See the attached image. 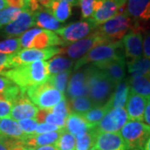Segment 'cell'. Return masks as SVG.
I'll use <instances>...</instances> for the list:
<instances>
[{"label":"cell","mask_w":150,"mask_h":150,"mask_svg":"<svg viewBox=\"0 0 150 150\" xmlns=\"http://www.w3.org/2000/svg\"><path fill=\"white\" fill-rule=\"evenodd\" d=\"M2 74L13 81L24 93L31 87L48 82L50 77L48 74V62L46 61H36L30 64L18 65Z\"/></svg>","instance_id":"1"},{"label":"cell","mask_w":150,"mask_h":150,"mask_svg":"<svg viewBox=\"0 0 150 150\" xmlns=\"http://www.w3.org/2000/svg\"><path fill=\"white\" fill-rule=\"evenodd\" d=\"M87 78V85L88 88V98L94 106H103L106 104L116 85L102 70L98 69L93 64L84 69Z\"/></svg>","instance_id":"2"},{"label":"cell","mask_w":150,"mask_h":150,"mask_svg":"<svg viewBox=\"0 0 150 150\" xmlns=\"http://www.w3.org/2000/svg\"><path fill=\"white\" fill-rule=\"evenodd\" d=\"M134 28L143 29L141 25L134 21L129 17L126 9H124L108 21L98 26L97 30L110 42H117L120 41L130 30Z\"/></svg>","instance_id":"3"},{"label":"cell","mask_w":150,"mask_h":150,"mask_svg":"<svg viewBox=\"0 0 150 150\" xmlns=\"http://www.w3.org/2000/svg\"><path fill=\"white\" fill-rule=\"evenodd\" d=\"M120 58H125L122 40L105 43L92 49L79 59L74 66V70L77 71L88 64H96Z\"/></svg>","instance_id":"4"},{"label":"cell","mask_w":150,"mask_h":150,"mask_svg":"<svg viewBox=\"0 0 150 150\" xmlns=\"http://www.w3.org/2000/svg\"><path fill=\"white\" fill-rule=\"evenodd\" d=\"M26 95L40 109L48 110H51L65 98L64 93L58 90L48 82L28 88Z\"/></svg>","instance_id":"5"},{"label":"cell","mask_w":150,"mask_h":150,"mask_svg":"<svg viewBox=\"0 0 150 150\" xmlns=\"http://www.w3.org/2000/svg\"><path fill=\"white\" fill-rule=\"evenodd\" d=\"M128 149L144 150L150 137V126L140 121H129L120 130Z\"/></svg>","instance_id":"6"},{"label":"cell","mask_w":150,"mask_h":150,"mask_svg":"<svg viewBox=\"0 0 150 150\" xmlns=\"http://www.w3.org/2000/svg\"><path fill=\"white\" fill-rule=\"evenodd\" d=\"M97 28L98 26L91 18H88L64 26L55 31V33L63 39L64 46H67L88 36Z\"/></svg>","instance_id":"7"},{"label":"cell","mask_w":150,"mask_h":150,"mask_svg":"<svg viewBox=\"0 0 150 150\" xmlns=\"http://www.w3.org/2000/svg\"><path fill=\"white\" fill-rule=\"evenodd\" d=\"M109 43L112 42H110L107 38L104 37L96 29L84 38L70 44L67 48H62V54H67L70 59H78L83 57L89 51L98 46Z\"/></svg>","instance_id":"8"},{"label":"cell","mask_w":150,"mask_h":150,"mask_svg":"<svg viewBox=\"0 0 150 150\" xmlns=\"http://www.w3.org/2000/svg\"><path fill=\"white\" fill-rule=\"evenodd\" d=\"M62 54V48H51L37 49V48H23L18 54H13L12 63L13 68L21 64H30L36 61H46L55 55Z\"/></svg>","instance_id":"9"},{"label":"cell","mask_w":150,"mask_h":150,"mask_svg":"<svg viewBox=\"0 0 150 150\" xmlns=\"http://www.w3.org/2000/svg\"><path fill=\"white\" fill-rule=\"evenodd\" d=\"M142 30L140 28L132 29L122 39L127 64L143 58L144 35Z\"/></svg>","instance_id":"10"},{"label":"cell","mask_w":150,"mask_h":150,"mask_svg":"<svg viewBox=\"0 0 150 150\" xmlns=\"http://www.w3.org/2000/svg\"><path fill=\"white\" fill-rule=\"evenodd\" d=\"M129 120L124 108H112L95 126L98 133H118Z\"/></svg>","instance_id":"11"},{"label":"cell","mask_w":150,"mask_h":150,"mask_svg":"<svg viewBox=\"0 0 150 150\" xmlns=\"http://www.w3.org/2000/svg\"><path fill=\"white\" fill-rule=\"evenodd\" d=\"M33 26H36L33 13L23 9L14 21L3 28L2 34L8 38L22 36Z\"/></svg>","instance_id":"12"},{"label":"cell","mask_w":150,"mask_h":150,"mask_svg":"<svg viewBox=\"0 0 150 150\" xmlns=\"http://www.w3.org/2000/svg\"><path fill=\"white\" fill-rule=\"evenodd\" d=\"M128 0H103L102 6L93 13L91 19L97 26H100L123 12V7Z\"/></svg>","instance_id":"13"},{"label":"cell","mask_w":150,"mask_h":150,"mask_svg":"<svg viewBox=\"0 0 150 150\" xmlns=\"http://www.w3.org/2000/svg\"><path fill=\"white\" fill-rule=\"evenodd\" d=\"M38 112L37 106L28 98L26 93H23L13 102L9 117L19 122L28 118H36Z\"/></svg>","instance_id":"14"},{"label":"cell","mask_w":150,"mask_h":150,"mask_svg":"<svg viewBox=\"0 0 150 150\" xmlns=\"http://www.w3.org/2000/svg\"><path fill=\"white\" fill-rule=\"evenodd\" d=\"M93 64L97 67L98 69L102 70L115 85L122 82L125 78V74H126L125 58L112 59V60L96 63Z\"/></svg>","instance_id":"15"},{"label":"cell","mask_w":150,"mask_h":150,"mask_svg":"<svg viewBox=\"0 0 150 150\" xmlns=\"http://www.w3.org/2000/svg\"><path fill=\"white\" fill-rule=\"evenodd\" d=\"M148 99L130 90L126 103V110L129 121H144Z\"/></svg>","instance_id":"16"},{"label":"cell","mask_w":150,"mask_h":150,"mask_svg":"<svg viewBox=\"0 0 150 150\" xmlns=\"http://www.w3.org/2000/svg\"><path fill=\"white\" fill-rule=\"evenodd\" d=\"M93 148L98 150H128L119 133H98Z\"/></svg>","instance_id":"17"},{"label":"cell","mask_w":150,"mask_h":150,"mask_svg":"<svg viewBox=\"0 0 150 150\" xmlns=\"http://www.w3.org/2000/svg\"><path fill=\"white\" fill-rule=\"evenodd\" d=\"M126 11L134 21L141 25L150 20V0H128Z\"/></svg>","instance_id":"18"},{"label":"cell","mask_w":150,"mask_h":150,"mask_svg":"<svg viewBox=\"0 0 150 150\" xmlns=\"http://www.w3.org/2000/svg\"><path fill=\"white\" fill-rule=\"evenodd\" d=\"M59 45L64 46V42L56 33L41 28L33 38L29 48L43 49Z\"/></svg>","instance_id":"19"},{"label":"cell","mask_w":150,"mask_h":150,"mask_svg":"<svg viewBox=\"0 0 150 150\" xmlns=\"http://www.w3.org/2000/svg\"><path fill=\"white\" fill-rule=\"evenodd\" d=\"M67 93L70 99L80 97H88V88L87 85L85 70L83 69L76 73L71 78L67 88Z\"/></svg>","instance_id":"20"},{"label":"cell","mask_w":150,"mask_h":150,"mask_svg":"<svg viewBox=\"0 0 150 150\" xmlns=\"http://www.w3.org/2000/svg\"><path fill=\"white\" fill-rule=\"evenodd\" d=\"M95 126L96 125L88 123L79 113L72 112L66 120L65 130L77 138Z\"/></svg>","instance_id":"21"},{"label":"cell","mask_w":150,"mask_h":150,"mask_svg":"<svg viewBox=\"0 0 150 150\" xmlns=\"http://www.w3.org/2000/svg\"><path fill=\"white\" fill-rule=\"evenodd\" d=\"M0 136L15 140H24L27 137L23 132L18 122L10 117L1 119Z\"/></svg>","instance_id":"22"},{"label":"cell","mask_w":150,"mask_h":150,"mask_svg":"<svg viewBox=\"0 0 150 150\" xmlns=\"http://www.w3.org/2000/svg\"><path fill=\"white\" fill-rule=\"evenodd\" d=\"M129 92L130 86L128 80L123 79L122 82L117 84L110 99L107 103V105L109 107L110 110L116 108L124 107L128 101Z\"/></svg>","instance_id":"23"},{"label":"cell","mask_w":150,"mask_h":150,"mask_svg":"<svg viewBox=\"0 0 150 150\" xmlns=\"http://www.w3.org/2000/svg\"><path fill=\"white\" fill-rule=\"evenodd\" d=\"M33 16L35 25L40 28L49 31H57L62 28L61 23L58 21L54 15L45 8H40L39 10L34 12Z\"/></svg>","instance_id":"24"},{"label":"cell","mask_w":150,"mask_h":150,"mask_svg":"<svg viewBox=\"0 0 150 150\" xmlns=\"http://www.w3.org/2000/svg\"><path fill=\"white\" fill-rule=\"evenodd\" d=\"M60 23L65 22L72 14V5L64 0H49L44 8Z\"/></svg>","instance_id":"25"},{"label":"cell","mask_w":150,"mask_h":150,"mask_svg":"<svg viewBox=\"0 0 150 150\" xmlns=\"http://www.w3.org/2000/svg\"><path fill=\"white\" fill-rule=\"evenodd\" d=\"M130 90L142 95L147 99L150 98V75L130 79L129 80Z\"/></svg>","instance_id":"26"},{"label":"cell","mask_w":150,"mask_h":150,"mask_svg":"<svg viewBox=\"0 0 150 150\" xmlns=\"http://www.w3.org/2000/svg\"><path fill=\"white\" fill-rule=\"evenodd\" d=\"M74 60L64 57H56L48 61V69L49 76L59 74L68 70H72Z\"/></svg>","instance_id":"27"},{"label":"cell","mask_w":150,"mask_h":150,"mask_svg":"<svg viewBox=\"0 0 150 150\" xmlns=\"http://www.w3.org/2000/svg\"><path fill=\"white\" fill-rule=\"evenodd\" d=\"M95 127L87 131L85 134H82L76 138V148L75 150H89L93 149L95 144L97 135H98Z\"/></svg>","instance_id":"28"},{"label":"cell","mask_w":150,"mask_h":150,"mask_svg":"<svg viewBox=\"0 0 150 150\" xmlns=\"http://www.w3.org/2000/svg\"><path fill=\"white\" fill-rule=\"evenodd\" d=\"M109 111H110V108L106 103L103 106H95L89 111L80 115L83 117V118L88 123L97 125Z\"/></svg>","instance_id":"29"},{"label":"cell","mask_w":150,"mask_h":150,"mask_svg":"<svg viewBox=\"0 0 150 150\" xmlns=\"http://www.w3.org/2000/svg\"><path fill=\"white\" fill-rule=\"evenodd\" d=\"M69 107L71 111L73 110L74 112L83 114L84 112L89 111L94 106L93 103L88 96L80 97V98H76L70 99Z\"/></svg>","instance_id":"30"},{"label":"cell","mask_w":150,"mask_h":150,"mask_svg":"<svg viewBox=\"0 0 150 150\" xmlns=\"http://www.w3.org/2000/svg\"><path fill=\"white\" fill-rule=\"evenodd\" d=\"M22 50L19 38H9L0 42V53L5 54H16Z\"/></svg>","instance_id":"31"},{"label":"cell","mask_w":150,"mask_h":150,"mask_svg":"<svg viewBox=\"0 0 150 150\" xmlns=\"http://www.w3.org/2000/svg\"><path fill=\"white\" fill-rule=\"evenodd\" d=\"M72 70H68L63 73H60L59 74L50 76L48 82L50 83L54 88H56L58 90L64 93L67 88V84L69 81V77L71 74Z\"/></svg>","instance_id":"32"},{"label":"cell","mask_w":150,"mask_h":150,"mask_svg":"<svg viewBox=\"0 0 150 150\" xmlns=\"http://www.w3.org/2000/svg\"><path fill=\"white\" fill-rule=\"evenodd\" d=\"M23 10V9L7 7L4 9L0 11V28L5 27L14 21Z\"/></svg>","instance_id":"33"},{"label":"cell","mask_w":150,"mask_h":150,"mask_svg":"<svg viewBox=\"0 0 150 150\" xmlns=\"http://www.w3.org/2000/svg\"><path fill=\"white\" fill-rule=\"evenodd\" d=\"M0 93H6L12 97L18 96L21 88L4 74H0Z\"/></svg>","instance_id":"34"},{"label":"cell","mask_w":150,"mask_h":150,"mask_svg":"<svg viewBox=\"0 0 150 150\" xmlns=\"http://www.w3.org/2000/svg\"><path fill=\"white\" fill-rule=\"evenodd\" d=\"M55 145L59 150H75L76 138L73 134L64 130Z\"/></svg>","instance_id":"35"},{"label":"cell","mask_w":150,"mask_h":150,"mask_svg":"<svg viewBox=\"0 0 150 150\" xmlns=\"http://www.w3.org/2000/svg\"><path fill=\"white\" fill-rule=\"evenodd\" d=\"M18 123L21 127L23 132L27 137L35 135V132H36L38 126V122L36 118L23 119V120L19 121Z\"/></svg>","instance_id":"36"},{"label":"cell","mask_w":150,"mask_h":150,"mask_svg":"<svg viewBox=\"0 0 150 150\" xmlns=\"http://www.w3.org/2000/svg\"><path fill=\"white\" fill-rule=\"evenodd\" d=\"M79 5L80 6L82 18L84 19L91 18L94 13L95 0H79Z\"/></svg>","instance_id":"37"},{"label":"cell","mask_w":150,"mask_h":150,"mask_svg":"<svg viewBox=\"0 0 150 150\" xmlns=\"http://www.w3.org/2000/svg\"><path fill=\"white\" fill-rule=\"evenodd\" d=\"M50 112L55 113V114H58V115L63 117V118H67L69 116L72 111L70 109L69 103L67 102V100L64 98V100H62L59 103H58L56 106H54L50 110Z\"/></svg>","instance_id":"38"},{"label":"cell","mask_w":150,"mask_h":150,"mask_svg":"<svg viewBox=\"0 0 150 150\" xmlns=\"http://www.w3.org/2000/svg\"><path fill=\"white\" fill-rule=\"evenodd\" d=\"M40 29H41L40 28H30L27 32L24 33L21 37L19 38L22 48H29L33 38L36 35V33L40 31Z\"/></svg>","instance_id":"39"},{"label":"cell","mask_w":150,"mask_h":150,"mask_svg":"<svg viewBox=\"0 0 150 150\" xmlns=\"http://www.w3.org/2000/svg\"><path fill=\"white\" fill-rule=\"evenodd\" d=\"M66 120H67V118H63V117L59 116L58 114L53 113V112H50V110H49V112H48L47 117L45 118V123L54 124V125H56V126H58L61 129H65Z\"/></svg>","instance_id":"40"},{"label":"cell","mask_w":150,"mask_h":150,"mask_svg":"<svg viewBox=\"0 0 150 150\" xmlns=\"http://www.w3.org/2000/svg\"><path fill=\"white\" fill-rule=\"evenodd\" d=\"M13 54H5L0 53V74H3L8 70L13 69L12 58Z\"/></svg>","instance_id":"41"},{"label":"cell","mask_w":150,"mask_h":150,"mask_svg":"<svg viewBox=\"0 0 150 150\" xmlns=\"http://www.w3.org/2000/svg\"><path fill=\"white\" fill-rule=\"evenodd\" d=\"M62 129H61V128H59V127L56 126V125L50 124V123H39L38 126L37 130H36V132H35V135L47 134V133L55 132V131H59V130H62Z\"/></svg>","instance_id":"42"},{"label":"cell","mask_w":150,"mask_h":150,"mask_svg":"<svg viewBox=\"0 0 150 150\" xmlns=\"http://www.w3.org/2000/svg\"><path fill=\"white\" fill-rule=\"evenodd\" d=\"M23 140H15L0 136V150H13V149L20 144Z\"/></svg>","instance_id":"43"},{"label":"cell","mask_w":150,"mask_h":150,"mask_svg":"<svg viewBox=\"0 0 150 150\" xmlns=\"http://www.w3.org/2000/svg\"><path fill=\"white\" fill-rule=\"evenodd\" d=\"M13 106V103L12 101L0 99V118L9 117Z\"/></svg>","instance_id":"44"},{"label":"cell","mask_w":150,"mask_h":150,"mask_svg":"<svg viewBox=\"0 0 150 150\" xmlns=\"http://www.w3.org/2000/svg\"><path fill=\"white\" fill-rule=\"evenodd\" d=\"M144 57L150 59V32L144 31Z\"/></svg>","instance_id":"45"},{"label":"cell","mask_w":150,"mask_h":150,"mask_svg":"<svg viewBox=\"0 0 150 150\" xmlns=\"http://www.w3.org/2000/svg\"><path fill=\"white\" fill-rule=\"evenodd\" d=\"M5 1L8 7L20 8V9H27L26 0H5Z\"/></svg>","instance_id":"46"},{"label":"cell","mask_w":150,"mask_h":150,"mask_svg":"<svg viewBox=\"0 0 150 150\" xmlns=\"http://www.w3.org/2000/svg\"><path fill=\"white\" fill-rule=\"evenodd\" d=\"M49 110L48 109H39L36 116V119L39 123H43L45 122V118L47 117Z\"/></svg>","instance_id":"47"},{"label":"cell","mask_w":150,"mask_h":150,"mask_svg":"<svg viewBox=\"0 0 150 150\" xmlns=\"http://www.w3.org/2000/svg\"><path fill=\"white\" fill-rule=\"evenodd\" d=\"M144 121L149 126H150V98H148V102H147V105L145 108Z\"/></svg>","instance_id":"48"},{"label":"cell","mask_w":150,"mask_h":150,"mask_svg":"<svg viewBox=\"0 0 150 150\" xmlns=\"http://www.w3.org/2000/svg\"><path fill=\"white\" fill-rule=\"evenodd\" d=\"M35 150H59L57 146L55 144L52 145H46V146H41V147H38Z\"/></svg>","instance_id":"49"},{"label":"cell","mask_w":150,"mask_h":150,"mask_svg":"<svg viewBox=\"0 0 150 150\" xmlns=\"http://www.w3.org/2000/svg\"><path fill=\"white\" fill-rule=\"evenodd\" d=\"M7 7H8V6L5 0H0V11L4 9Z\"/></svg>","instance_id":"50"},{"label":"cell","mask_w":150,"mask_h":150,"mask_svg":"<svg viewBox=\"0 0 150 150\" xmlns=\"http://www.w3.org/2000/svg\"><path fill=\"white\" fill-rule=\"evenodd\" d=\"M144 150H150V137H149V139H148V141H147L146 144H145L144 149Z\"/></svg>","instance_id":"51"},{"label":"cell","mask_w":150,"mask_h":150,"mask_svg":"<svg viewBox=\"0 0 150 150\" xmlns=\"http://www.w3.org/2000/svg\"><path fill=\"white\" fill-rule=\"evenodd\" d=\"M89 150H98V149H94V148H93V149H89Z\"/></svg>","instance_id":"52"},{"label":"cell","mask_w":150,"mask_h":150,"mask_svg":"<svg viewBox=\"0 0 150 150\" xmlns=\"http://www.w3.org/2000/svg\"><path fill=\"white\" fill-rule=\"evenodd\" d=\"M26 1H27V3H28V2H29V1H31V0H26Z\"/></svg>","instance_id":"53"},{"label":"cell","mask_w":150,"mask_h":150,"mask_svg":"<svg viewBox=\"0 0 150 150\" xmlns=\"http://www.w3.org/2000/svg\"><path fill=\"white\" fill-rule=\"evenodd\" d=\"M1 119H2V118H0V122H1Z\"/></svg>","instance_id":"54"},{"label":"cell","mask_w":150,"mask_h":150,"mask_svg":"<svg viewBox=\"0 0 150 150\" xmlns=\"http://www.w3.org/2000/svg\"><path fill=\"white\" fill-rule=\"evenodd\" d=\"M134 150H137V149H134Z\"/></svg>","instance_id":"55"}]
</instances>
